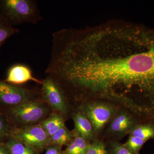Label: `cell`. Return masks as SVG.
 <instances>
[{
  "mask_svg": "<svg viewBox=\"0 0 154 154\" xmlns=\"http://www.w3.org/2000/svg\"><path fill=\"white\" fill-rule=\"evenodd\" d=\"M19 29L9 25L0 17V50L7 39L19 33Z\"/></svg>",
  "mask_w": 154,
  "mask_h": 154,
  "instance_id": "15",
  "label": "cell"
},
{
  "mask_svg": "<svg viewBox=\"0 0 154 154\" xmlns=\"http://www.w3.org/2000/svg\"><path fill=\"white\" fill-rule=\"evenodd\" d=\"M41 95L42 99L54 112L63 116L68 112L66 96L55 79L48 75L42 80Z\"/></svg>",
  "mask_w": 154,
  "mask_h": 154,
  "instance_id": "3",
  "label": "cell"
},
{
  "mask_svg": "<svg viewBox=\"0 0 154 154\" xmlns=\"http://www.w3.org/2000/svg\"><path fill=\"white\" fill-rule=\"evenodd\" d=\"M0 154H9L8 151L4 143H0Z\"/></svg>",
  "mask_w": 154,
  "mask_h": 154,
  "instance_id": "21",
  "label": "cell"
},
{
  "mask_svg": "<svg viewBox=\"0 0 154 154\" xmlns=\"http://www.w3.org/2000/svg\"><path fill=\"white\" fill-rule=\"evenodd\" d=\"M75 128L73 131L75 134L88 141H94L95 135L93 126L85 112L81 109L73 116Z\"/></svg>",
  "mask_w": 154,
  "mask_h": 154,
  "instance_id": "9",
  "label": "cell"
},
{
  "mask_svg": "<svg viewBox=\"0 0 154 154\" xmlns=\"http://www.w3.org/2000/svg\"><path fill=\"white\" fill-rule=\"evenodd\" d=\"M133 116L126 111L117 112L111 119L107 128L108 132L117 137L124 136L129 134L134 127L139 123Z\"/></svg>",
  "mask_w": 154,
  "mask_h": 154,
  "instance_id": "7",
  "label": "cell"
},
{
  "mask_svg": "<svg viewBox=\"0 0 154 154\" xmlns=\"http://www.w3.org/2000/svg\"><path fill=\"white\" fill-rule=\"evenodd\" d=\"M86 154H109L107 146L102 141L94 140Z\"/></svg>",
  "mask_w": 154,
  "mask_h": 154,
  "instance_id": "19",
  "label": "cell"
},
{
  "mask_svg": "<svg viewBox=\"0 0 154 154\" xmlns=\"http://www.w3.org/2000/svg\"><path fill=\"white\" fill-rule=\"evenodd\" d=\"M11 130L5 116L0 111V143H4L11 137Z\"/></svg>",
  "mask_w": 154,
  "mask_h": 154,
  "instance_id": "17",
  "label": "cell"
},
{
  "mask_svg": "<svg viewBox=\"0 0 154 154\" xmlns=\"http://www.w3.org/2000/svg\"><path fill=\"white\" fill-rule=\"evenodd\" d=\"M146 142L139 138L129 135L128 139L123 144L133 153L139 154L140 151Z\"/></svg>",
  "mask_w": 154,
  "mask_h": 154,
  "instance_id": "16",
  "label": "cell"
},
{
  "mask_svg": "<svg viewBox=\"0 0 154 154\" xmlns=\"http://www.w3.org/2000/svg\"><path fill=\"white\" fill-rule=\"evenodd\" d=\"M11 137L40 152L49 146V137L39 124L12 128Z\"/></svg>",
  "mask_w": 154,
  "mask_h": 154,
  "instance_id": "4",
  "label": "cell"
},
{
  "mask_svg": "<svg viewBox=\"0 0 154 154\" xmlns=\"http://www.w3.org/2000/svg\"><path fill=\"white\" fill-rule=\"evenodd\" d=\"M107 147L109 154H134L127 148L123 144L116 141H110Z\"/></svg>",
  "mask_w": 154,
  "mask_h": 154,
  "instance_id": "18",
  "label": "cell"
},
{
  "mask_svg": "<svg viewBox=\"0 0 154 154\" xmlns=\"http://www.w3.org/2000/svg\"><path fill=\"white\" fill-rule=\"evenodd\" d=\"M40 124L49 139L60 128L65 126L64 116L54 112L49 114Z\"/></svg>",
  "mask_w": 154,
  "mask_h": 154,
  "instance_id": "10",
  "label": "cell"
},
{
  "mask_svg": "<svg viewBox=\"0 0 154 154\" xmlns=\"http://www.w3.org/2000/svg\"><path fill=\"white\" fill-rule=\"evenodd\" d=\"M32 91L29 89L0 80V106L5 108L4 112L32 99Z\"/></svg>",
  "mask_w": 154,
  "mask_h": 154,
  "instance_id": "6",
  "label": "cell"
},
{
  "mask_svg": "<svg viewBox=\"0 0 154 154\" xmlns=\"http://www.w3.org/2000/svg\"><path fill=\"white\" fill-rule=\"evenodd\" d=\"M75 134V137L66 146L64 150V154H86L91 145V143L78 135Z\"/></svg>",
  "mask_w": 154,
  "mask_h": 154,
  "instance_id": "12",
  "label": "cell"
},
{
  "mask_svg": "<svg viewBox=\"0 0 154 154\" xmlns=\"http://www.w3.org/2000/svg\"><path fill=\"white\" fill-rule=\"evenodd\" d=\"M0 17L13 27L25 23L36 24L42 19L33 0H0Z\"/></svg>",
  "mask_w": 154,
  "mask_h": 154,
  "instance_id": "2",
  "label": "cell"
},
{
  "mask_svg": "<svg viewBox=\"0 0 154 154\" xmlns=\"http://www.w3.org/2000/svg\"><path fill=\"white\" fill-rule=\"evenodd\" d=\"M9 154H39L36 150L10 137L4 143Z\"/></svg>",
  "mask_w": 154,
  "mask_h": 154,
  "instance_id": "13",
  "label": "cell"
},
{
  "mask_svg": "<svg viewBox=\"0 0 154 154\" xmlns=\"http://www.w3.org/2000/svg\"><path fill=\"white\" fill-rule=\"evenodd\" d=\"M6 82L14 85H20L32 81L42 85V81L38 79L33 75L31 69L28 66L23 64L17 63L10 67L7 72Z\"/></svg>",
  "mask_w": 154,
  "mask_h": 154,
  "instance_id": "8",
  "label": "cell"
},
{
  "mask_svg": "<svg viewBox=\"0 0 154 154\" xmlns=\"http://www.w3.org/2000/svg\"><path fill=\"white\" fill-rule=\"evenodd\" d=\"M81 109L91 122L96 136L102 131L108 122L117 113L113 105L103 102L86 103Z\"/></svg>",
  "mask_w": 154,
  "mask_h": 154,
  "instance_id": "5",
  "label": "cell"
},
{
  "mask_svg": "<svg viewBox=\"0 0 154 154\" xmlns=\"http://www.w3.org/2000/svg\"><path fill=\"white\" fill-rule=\"evenodd\" d=\"M129 134L139 138L146 142L149 140L154 139V123L139 122L133 128Z\"/></svg>",
  "mask_w": 154,
  "mask_h": 154,
  "instance_id": "11",
  "label": "cell"
},
{
  "mask_svg": "<svg viewBox=\"0 0 154 154\" xmlns=\"http://www.w3.org/2000/svg\"><path fill=\"white\" fill-rule=\"evenodd\" d=\"M45 154H64L62 147L57 145H49L45 149Z\"/></svg>",
  "mask_w": 154,
  "mask_h": 154,
  "instance_id": "20",
  "label": "cell"
},
{
  "mask_svg": "<svg viewBox=\"0 0 154 154\" xmlns=\"http://www.w3.org/2000/svg\"><path fill=\"white\" fill-rule=\"evenodd\" d=\"M50 107L43 100L30 99L2 112L11 128L39 124L49 115Z\"/></svg>",
  "mask_w": 154,
  "mask_h": 154,
  "instance_id": "1",
  "label": "cell"
},
{
  "mask_svg": "<svg viewBox=\"0 0 154 154\" xmlns=\"http://www.w3.org/2000/svg\"><path fill=\"white\" fill-rule=\"evenodd\" d=\"M75 137L73 131H70L66 126L63 127L49 139V145L63 147L69 144Z\"/></svg>",
  "mask_w": 154,
  "mask_h": 154,
  "instance_id": "14",
  "label": "cell"
}]
</instances>
